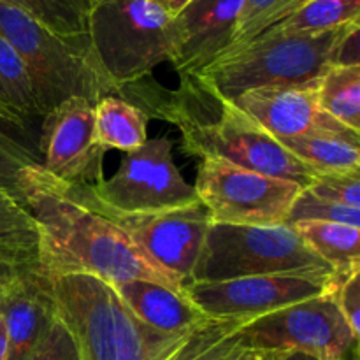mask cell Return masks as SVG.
Here are the masks:
<instances>
[{
  "mask_svg": "<svg viewBox=\"0 0 360 360\" xmlns=\"http://www.w3.org/2000/svg\"><path fill=\"white\" fill-rule=\"evenodd\" d=\"M304 188L323 200L360 210V174H316Z\"/></svg>",
  "mask_w": 360,
  "mask_h": 360,
  "instance_id": "obj_30",
  "label": "cell"
},
{
  "mask_svg": "<svg viewBox=\"0 0 360 360\" xmlns=\"http://www.w3.org/2000/svg\"><path fill=\"white\" fill-rule=\"evenodd\" d=\"M0 116H2V122L9 123V125H16V127H23V120L21 116L18 115L16 111L11 105L9 97H7L6 90H4L2 83H0Z\"/></svg>",
  "mask_w": 360,
  "mask_h": 360,
  "instance_id": "obj_34",
  "label": "cell"
},
{
  "mask_svg": "<svg viewBox=\"0 0 360 360\" xmlns=\"http://www.w3.org/2000/svg\"><path fill=\"white\" fill-rule=\"evenodd\" d=\"M359 34H360V23L352 25V28L347 32V35L341 39L340 46H338L336 60H334L336 65H360Z\"/></svg>",
  "mask_w": 360,
  "mask_h": 360,
  "instance_id": "obj_33",
  "label": "cell"
},
{
  "mask_svg": "<svg viewBox=\"0 0 360 360\" xmlns=\"http://www.w3.org/2000/svg\"><path fill=\"white\" fill-rule=\"evenodd\" d=\"M0 264L16 274L41 273L34 217L20 193L0 186Z\"/></svg>",
  "mask_w": 360,
  "mask_h": 360,
  "instance_id": "obj_19",
  "label": "cell"
},
{
  "mask_svg": "<svg viewBox=\"0 0 360 360\" xmlns=\"http://www.w3.org/2000/svg\"><path fill=\"white\" fill-rule=\"evenodd\" d=\"M250 320H211L171 360H232L241 350V329Z\"/></svg>",
  "mask_w": 360,
  "mask_h": 360,
  "instance_id": "obj_25",
  "label": "cell"
},
{
  "mask_svg": "<svg viewBox=\"0 0 360 360\" xmlns=\"http://www.w3.org/2000/svg\"><path fill=\"white\" fill-rule=\"evenodd\" d=\"M241 345L264 352H301L319 360H348L357 350L359 338L330 290L246 322Z\"/></svg>",
  "mask_w": 360,
  "mask_h": 360,
  "instance_id": "obj_10",
  "label": "cell"
},
{
  "mask_svg": "<svg viewBox=\"0 0 360 360\" xmlns=\"http://www.w3.org/2000/svg\"><path fill=\"white\" fill-rule=\"evenodd\" d=\"M0 34L27 67L41 118L69 98L81 97L95 104L118 91L98 67L90 41L62 37L2 2Z\"/></svg>",
  "mask_w": 360,
  "mask_h": 360,
  "instance_id": "obj_5",
  "label": "cell"
},
{
  "mask_svg": "<svg viewBox=\"0 0 360 360\" xmlns=\"http://www.w3.org/2000/svg\"><path fill=\"white\" fill-rule=\"evenodd\" d=\"M41 164L37 151L30 150L27 144L14 139L13 136L0 130V186L18 192V181L23 169Z\"/></svg>",
  "mask_w": 360,
  "mask_h": 360,
  "instance_id": "obj_29",
  "label": "cell"
},
{
  "mask_svg": "<svg viewBox=\"0 0 360 360\" xmlns=\"http://www.w3.org/2000/svg\"><path fill=\"white\" fill-rule=\"evenodd\" d=\"M109 285L141 322L160 333H195L211 322L185 292H176L146 280L112 281Z\"/></svg>",
  "mask_w": 360,
  "mask_h": 360,
  "instance_id": "obj_17",
  "label": "cell"
},
{
  "mask_svg": "<svg viewBox=\"0 0 360 360\" xmlns=\"http://www.w3.org/2000/svg\"><path fill=\"white\" fill-rule=\"evenodd\" d=\"M355 23L319 34L264 32L185 77H192L207 91L227 101L253 88L311 83L333 65L341 39Z\"/></svg>",
  "mask_w": 360,
  "mask_h": 360,
  "instance_id": "obj_4",
  "label": "cell"
},
{
  "mask_svg": "<svg viewBox=\"0 0 360 360\" xmlns=\"http://www.w3.org/2000/svg\"><path fill=\"white\" fill-rule=\"evenodd\" d=\"M48 280L56 319L72 336L81 360H171L193 336L146 326L97 276L65 274Z\"/></svg>",
  "mask_w": 360,
  "mask_h": 360,
  "instance_id": "obj_3",
  "label": "cell"
},
{
  "mask_svg": "<svg viewBox=\"0 0 360 360\" xmlns=\"http://www.w3.org/2000/svg\"><path fill=\"white\" fill-rule=\"evenodd\" d=\"M193 188L211 224L281 225L304 186L206 157Z\"/></svg>",
  "mask_w": 360,
  "mask_h": 360,
  "instance_id": "obj_9",
  "label": "cell"
},
{
  "mask_svg": "<svg viewBox=\"0 0 360 360\" xmlns=\"http://www.w3.org/2000/svg\"><path fill=\"white\" fill-rule=\"evenodd\" d=\"M232 102L276 141L311 132L323 115L316 98V81L253 88Z\"/></svg>",
  "mask_w": 360,
  "mask_h": 360,
  "instance_id": "obj_16",
  "label": "cell"
},
{
  "mask_svg": "<svg viewBox=\"0 0 360 360\" xmlns=\"http://www.w3.org/2000/svg\"><path fill=\"white\" fill-rule=\"evenodd\" d=\"M271 360H319L301 352H271Z\"/></svg>",
  "mask_w": 360,
  "mask_h": 360,
  "instance_id": "obj_37",
  "label": "cell"
},
{
  "mask_svg": "<svg viewBox=\"0 0 360 360\" xmlns=\"http://www.w3.org/2000/svg\"><path fill=\"white\" fill-rule=\"evenodd\" d=\"M79 202L116 213H158L199 204L193 185L172 160V141L148 139L129 151L115 174L94 186H69Z\"/></svg>",
  "mask_w": 360,
  "mask_h": 360,
  "instance_id": "obj_8",
  "label": "cell"
},
{
  "mask_svg": "<svg viewBox=\"0 0 360 360\" xmlns=\"http://www.w3.org/2000/svg\"><path fill=\"white\" fill-rule=\"evenodd\" d=\"M155 2L160 4L171 16H176V14L181 13L192 0H155Z\"/></svg>",
  "mask_w": 360,
  "mask_h": 360,
  "instance_id": "obj_36",
  "label": "cell"
},
{
  "mask_svg": "<svg viewBox=\"0 0 360 360\" xmlns=\"http://www.w3.org/2000/svg\"><path fill=\"white\" fill-rule=\"evenodd\" d=\"M359 139L357 130L323 112L311 132L280 143L319 174H360Z\"/></svg>",
  "mask_w": 360,
  "mask_h": 360,
  "instance_id": "obj_18",
  "label": "cell"
},
{
  "mask_svg": "<svg viewBox=\"0 0 360 360\" xmlns=\"http://www.w3.org/2000/svg\"><path fill=\"white\" fill-rule=\"evenodd\" d=\"M20 9L48 30L76 41L88 39V9L90 0H0Z\"/></svg>",
  "mask_w": 360,
  "mask_h": 360,
  "instance_id": "obj_24",
  "label": "cell"
},
{
  "mask_svg": "<svg viewBox=\"0 0 360 360\" xmlns=\"http://www.w3.org/2000/svg\"><path fill=\"white\" fill-rule=\"evenodd\" d=\"M360 21V0H306L267 28L269 34H319ZM264 34V32H262Z\"/></svg>",
  "mask_w": 360,
  "mask_h": 360,
  "instance_id": "obj_23",
  "label": "cell"
},
{
  "mask_svg": "<svg viewBox=\"0 0 360 360\" xmlns=\"http://www.w3.org/2000/svg\"><path fill=\"white\" fill-rule=\"evenodd\" d=\"M316 98L323 112L350 129H360V65H333L316 79Z\"/></svg>",
  "mask_w": 360,
  "mask_h": 360,
  "instance_id": "obj_22",
  "label": "cell"
},
{
  "mask_svg": "<svg viewBox=\"0 0 360 360\" xmlns=\"http://www.w3.org/2000/svg\"><path fill=\"white\" fill-rule=\"evenodd\" d=\"M16 276H18L16 273H13V271L7 269L6 266H2V264H0V301H2L4 292H6V288L9 287V283H11V281H13Z\"/></svg>",
  "mask_w": 360,
  "mask_h": 360,
  "instance_id": "obj_38",
  "label": "cell"
},
{
  "mask_svg": "<svg viewBox=\"0 0 360 360\" xmlns=\"http://www.w3.org/2000/svg\"><path fill=\"white\" fill-rule=\"evenodd\" d=\"M94 105L74 97L42 116L39 162L67 186H94L104 179L105 150L95 136Z\"/></svg>",
  "mask_w": 360,
  "mask_h": 360,
  "instance_id": "obj_12",
  "label": "cell"
},
{
  "mask_svg": "<svg viewBox=\"0 0 360 360\" xmlns=\"http://www.w3.org/2000/svg\"><path fill=\"white\" fill-rule=\"evenodd\" d=\"M0 360H7V334L2 315H0Z\"/></svg>",
  "mask_w": 360,
  "mask_h": 360,
  "instance_id": "obj_39",
  "label": "cell"
},
{
  "mask_svg": "<svg viewBox=\"0 0 360 360\" xmlns=\"http://www.w3.org/2000/svg\"><path fill=\"white\" fill-rule=\"evenodd\" d=\"M302 2L306 0H243V9L234 35L225 51H231L259 37L262 32L297 9Z\"/></svg>",
  "mask_w": 360,
  "mask_h": 360,
  "instance_id": "obj_26",
  "label": "cell"
},
{
  "mask_svg": "<svg viewBox=\"0 0 360 360\" xmlns=\"http://www.w3.org/2000/svg\"><path fill=\"white\" fill-rule=\"evenodd\" d=\"M18 192L34 217L44 276L88 274L108 283L146 280L185 292V283L160 269L109 218L79 202L41 164L23 169Z\"/></svg>",
  "mask_w": 360,
  "mask_h": 360,
  "instance_id": "obj_1",
  "label": "cell"
},
{
  "mask_svg": "<svg viewBox=\"0 0 360 360\" xmlns=\"http://www.w3.org/2000/svg\"><path fill=\"white\" fill-rule=\"evenodd\" d=\"M28 360H81L72 336L56 315Z\"/></svg>",
  "mask_w": 360,
  "mask_h": 360,
  "instance_id": "obj_31",
  "label": "cell"
},
{
  "mask_svg": "<svg viewBox=\"0 0 360 360\" xmlns=\"http://www.w3.org/2000/svg\"><path fill=\"white\" fill-rule=\"evenodd\" d=\"M232 360H271V352L253 350V348L243 347Z\"/></svg>",
  "mask_w": 360,
  "mask_h": 360,
  "instance_id": "obj_35",
  "label": "cell"
},
{
  "mask_svg": "<svg viewBox=\"0 0 360 360\" xmlns=\"http://www.w3.org/2000/svg\"><path fill=\"white\" fill-rule=\"evenodd\" d=\"M148 111L178 127L183 150L199 158H220L239 167L308 186L319 172L302 164L232 101L181 77L176 90L141 91Z\"/></svg>",
  "mask_w": 360,
  "mask_h": 360,
  "instance_id": "obj_2",
  "label": "cell"
},
{
  "mask_svg": "<svg viewBox=\"0 0 360 360\" xmlns=\"http://www.w3.org/2000/svg\"><path fill=\"white\" fill-rule=\"evenodd\" d=\"M334 299L350 326L352 333L360 336V271L348 274L345 278H334L333 288Z\"/></svg>",
  "mask_w": 360,
  "mask_h": 360,
  "instance_id": "obj_32",
  "label": "cell"
},
{
  "mask_svg": "<svg viewBox=\"0 0 360 360\" xmlns=\"http://www.w3.org/2000/svg\"><path fill=\"white\" fill-rule=\"evenodd\" d=\"M267 274L333 278L334 271L288 224H211L188 283Z\"/></svg>",
  "mask_w": 360,
  "mask_h": 360,
  "instance_id": "obj_7",
  "label": "cell"
},
{
  "mask_svg": "<svg viewBox=\"0 0 360 360\" xmlns=\"http://www.w3.org/2000/svg\"><path fill=\"white\" fill-rule=\"evenodd\" d=\"M241 9L243 0H192L176 14L171 65L179 76H193L229 48Z\"/></svg>",
  "mask_w": 360,
  "mask_h": 360,
  "instance_id": "obj_14",
  "label": "cell"
},
{
  "mask_svg": "<svg viewBox=\"0 0 360 360\" xmlns=\"http://www.w3.org/2000/svg\"><path fill=\"white\" fill-rule=\"evenodd\" d=\"M0 83L9 97L13 109L23 122L39 116L27 67L13 44L2 34H0Z\"/></svg>",
  "mask_w": 360,
  "mask_h": 360,
  "instance_id": "obj_27",
  "label": "cell"
},
{
  "mask_svg": "<svg viewBox=\"0 0 360 360\" xmlns=\"http://www.w3.org/2000/svg\"><path fill=\"white\" fill-rule=\"evenodd\" d=\"M0 120H2V116H0Z\"/></svg>",
  "mask_w": 360,
  "mask_h": 360,
  "instance_id": "obj_40",
  "label": "cell"
},
{
  "mask_svg": "<svg viewBox=\"0 0 360 360\" xmlns=\"http://www.w3.org/2000/svg\"><path fill=\"white\" fill-rule=\"evenodd\" d=\"M297 221H336V224L360 227V210L329 202L302 188L295 202L292 204L287 218L288 225L297 224Z\"/></svg>",
  "mask_w": 360,
  "mask_h": 360,
  "instance_id": "obj_28",
  "label": "cell"
},
{
  "mask_svg": "<svg viewBox=\"0 0 360 360\" xmlns=\"http://www.w3.org/2000/svg\"><path fill=\"white\" fill-rule=\"evenodd\" d=\"M95 136L98 144L108 150H137L148 141V115L143 108L125 98L108 95L94 105Z\"/></svg>",
  "mask_w": 360,
  "mask_h": 360,
  "instance_id": "obj_21",
  "label": "cell"
},
{
  "mask_svg": "<svg viewBox=\"0 0 360 360\" xmlns=\"http://www.w3.org/2000/svg\"><path fill=\"white\" fill-rule=\"evenodd\" d=\"M292 227L327 266L333 267L334 278L360 271V227L336 221H297Z\"/></svg>",
  "mask_w": 360,
  "mask_h": 360,
  "instance_id": "obj_20",
  "label": "cell"
},
{
  "mask_svg": "<svg viewBox=\"0 0 360 360\" xmlns=\"http://www.w3.org/2000/svg\"><path fill=\"white\" fill-rule=\"evenodd\" d=\"M88 39L102 72L122 91L172 62L176 21L155 0H90Z\"/></svg>",
  "mask_w": 360,
  "mask_h": 360,
  "instance_id": "obj_6",
  "label": "cell"
},
{
  "mask_svg": "<svg viewBox=\"0 0 360 360\" xmlns=\"http://www.w3.org/2000/svg\"><path fill=\"white\" fill-rule=\"evenodd\" d=\"M97 211L118 225L160 269L178 278L181 283H188L211 225L210 214L202 204L158 213Z\"/></svg>",
  "mask_w": 360,
  "mask_h": 360,
  "instance_id": "obj_13",
  "label": "cell"
},
{
  "mask_svg": "<svg viewBox=\"0 0 360 360\" xmlns=\"http://www.w3.org/2000/svg\"><path fill=\"white\" fill-rule=\"evenodd\" d=\"M333 278L301 274L245 276L211 283H186L185 294L211 320H253L285 306L333 290Z\"/></svg>",
  "mask_w": 360,
  "mask_h": 360,
  "instance_id": "obj_11",
  "label": "cell"
},
{
  "mask_svg": "<svg viewBox=\"0 0 360 360\" xmlns=\"http://www.w3.org/2000/svg\"><path fill=\"white\" fill-rule=\"evenodd\" d=\"M0 315L7 334V360H28L55 320L48 276L18 274L4 292Z\"/></svg>",
  "mask_w": 360,
  "mask_h": 360,
  "instance_id": "obj_15",
  "label": "cell"
}]
</instances>
